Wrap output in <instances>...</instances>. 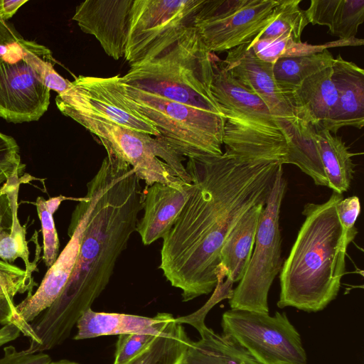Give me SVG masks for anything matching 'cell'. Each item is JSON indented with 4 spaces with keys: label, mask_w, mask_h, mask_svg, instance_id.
I'll return each mask as SVG.
<instances>
[{
    "label": "cell",
    "mask_w": 364,
    "mask_h": 364,
    "mask_svg": "<svg viewBox=\"0 0 364 364\" xmlns=\"http://www.w3.org/2000/svg\"><path fill=\"white\" fill-rule=\"evenodd\" d=\"M13 177L8 179L2 186L0 185V235L9 234L12 225V209L10 191Z\"/></svg>",
    "instance_id": "obj_36"
},
{
    "label": "cell",
    "mask_w": 364,
    "mask_h": 364,
    "mask_svg": "<svg viewBox=\"0 0 364 364\" xmlns=\"http://www.w3.org/2000/svg\"><path fill=\"white\" fill-rule=\"evenodd\" d=\"M63 104L88 110L126 128L159 136L154 124L138 112L124 93L119 75L98 77L80 75L55 97Z\"/></svg>",
    "instance_id": "obj_14"
},
{
    "label": "cell",
    "mask_w": 364,
    "mask_h": 364,
    "mask_svg": "<svg viewBox=\"0 0 364 364\" xmlns=\"http://www.w3.org/2000/svg\"><path fill=\"white\" fill-rule=\"evenodd\" d=\"M205 0H134L124 59L135 66L160 55L193 26Z\"/></svg>",
    "instance_id": "obj_9"
},
{
    "label": "cell",
    "mask_w": 364,
    "mask_h": 364,
    "mask_svg": "<svg viewBox=\"0 0 364 364\" xmlns=\"http://www.w3.org/2000/svg\"><path fill=\"white\" fill-rule=\"evenodd\" d=\"M312 136L327 177L328 187L339 194L348 191L353 178L354 154L341 137L326 129L312 126Z\"/></svg>",
    "instance_id": "obj_24"
},
{
    "label": "cell",
    "mask_w": 364,
    "mask_h": 364,
    "mask_svg": "<svg viewBox=\"0 0 364 364\" xmlns=\"http://www.w3.org/2000/svg\"><path fill=\"white\" fill-rule=\"evenodd\" d=\"M222 334L235 341L262 364H307L299 333L284 312L232 309L222 316Z\"/></svg>",
    "instance_id": "obj_10"
},
{
    "label": "cell",
    "mask_w": 364,
    "mask_h": 364,
    "mask_svg": "<svg viewBox=\"0 0 364 364\" xmlns=\"http://www.w3.org/2000/svg\"><path fill=\"white\" fill-rule=\"evenodd\" d=\"M309 23L326 26L341 40L355 38L364 21L363 0H311L304 10Z\"/></svg>",
    "instance_id": "obj_23"
},
{
    "label": "cell",
    "mask_w": 364,
    "mask_h": 364,
    "mask_svg": "<svg viewBox=\"0 0 364 364\" xmlns=\"http://www.w3.org/2000/svg\"><path fill=\"white\" fill-rule=\"evenodd\" d=\"M175 319L168 313L146 317L120 313L97 312L87 309L76 323L75 340L104 336L149 333L158 336Z\"/></svg>",
    "instance_id": "obj_20"
},
{
    "label": "cell",
    "mask_w": 364,
    "mask_h": 364,
    "mask_svg": "<svg viewBox=\"0 0 364 364\" xmlns=\"http://www.w3.org/2000/svg\"><path fill=\"white\" fill-rule=\"evenodd\" d=\"M48 364H79L75 362L70 361L68 360H61L59 361L52 362L50 361Z\"/></svg>",
    "instance_id": "obj_40"
},
{
    "label": "cell",
    "mask_w": 364,
    "mask_h": 364,
    "mask_svg": "<svg viewBox=\"0 0 364 364\" xmlns=\"http://www.w3.org/2000/svg\"><path fill=\"white\" fill-rule=\"evenodd\" d=\"M285 97L297 119L323 128L333 113L338 98L332 80V65L306 78Z\"/></svg>",
    "instance_id": "obj_19"
},
{
    "label": "cell",
    "mask_w": 364,
    "mask_h": 364,
    "mask_svg": "<svg viewBox=\"0 0 364 364\" xmlns=\"http://www.w3.org/2000/svg\"><path fill=\"white\" fill-rule=\"evenodd\" d=\"M21 38L14 28L0 16V46Z\"/></svg>",
    "instance_id": "obj_39"
},
{
    "label": "cell",
    "mask_w": 364,
    "mask_h": 364,
    "mask_svg": "<svg viewBox=\"0 0 364 364\" xmlns=\"http://www.w3.org/2000/svg\"><path fill=\"white\" fill-rule=\"evenodd\" d=\"M363 39L353 38L336 40L323 44L313 45L302 41L296 42L291 37L259 38L250 43L255 55L267 63L274 64L282 58L309 55L321 53L326 49L339 46H363Z\"/></svg>",
    "instance_id": "obj_28"
},
{
    "label": "cell",
    "mask_w": 364,
    "mask_h": 364,
    "mask_svg": "<svg viewBox=\"0 0 364 364\" xmlns=\"http://www.w3.org/2000/svg\"><path fill=\"white\" fill-rule=\"evenodd\" d=\"M265 204L259 203L239 220L226 237L220 252V264L234 282H240L253 252L260 215Z\"/></svg>",
    "instance_id": "obj_22"
},
{
    "label": "cell",
    "mask_w": 364,
    "mask_h": 364,
    "mask_svg": "<svg viewBox=\"0 0 364 364\" xmlns=\"http://www.w3.org/2000/svg\"><path fill=\"white\" fill-rule=\"evenodd\" d=\"M134 0H86L75 9L73 20L95 37L115 60L124 57Z\"/></svg>",
    "instance_id": "obj_15"
},
{
    "label": "cell",
    "mask_w": 364,
    "mask_h": 364,
    "mask_svg": "<svg viewBox=\"0 0 364 364\" xmlns=\"http://www.w3.org/2000/svg\"><path fill=\"white\" fill-rule=\"evenodd\" d=\"M192 183L172 186L155 183L142 190L144 215L136 231L144 245H149L171 230L186 204Z\"/></svg>",
    "instance_id": "obj_17"
},
{
    "label": "cell",
    "mask_w": 364,
    "mask_h": 364,
    "mask_svg": "<svg viewBox=\"0 0 364 364\" xmlns=\"http://www.w3.org/2000/svg\"><path fill=\"white\" fill-rule=\"evenodd\" d=\"M301 2V0H278L273 20L253 41L280 37H291L296 42L301 41L302 32L309 23L304 10L299 7Z\"/></svg>",
    "instance_id": "obj_29"
},
{
    "label": "cell",
    "mask_w": 364,
    "mask_h": 364,
    "mask_svg": "<svg viewBox=\"0 0 364 364\" xmlns=\"http://www.w3.org/2000/svg\"><path fill=\"white\" fill-rule=\"evenodd\" d=\"M223 63L231 77L259 97L275 117L287 122L299 119L275 81L273 64L261 60L250 43L228 51Z\"/></svg>",
    "instance_id": "obj_16"
},
{
    "label": "cell",
    "mask_w": 364,
    "mask_h": 364,
    "mask_svg": "<svg viewBox=\"0 0 364 364\" xmlns=\"http://www.w3.org/2000/svg\"><path fill=\"white\" fill-rule=\"evenodd\" d=\"M332 80L338 98L333 113L323 127L333 134L341 128L364 125V70L340 55L332 65Z\"/></svg>",
    "instance_id": "obj_18"
},
{
    "label": "cell",
    "mask_w": 364,
    "mask_h": 364,
    "mask_svg": "<svg viewBox=\"0 0 364 364\" xmlns=\"http://www.w3.org/2000/svg\"><path fill=\"white\" fill-rule=\"evenodd\" d=\"M97 190V181L93 177L87 184L86 195L78 201L73 213L68 228L70 240L49 267L37 290L15 306L10 322L0 328V347L17 338L62 292L76 263Z\"/></svg>",
    "instance_id": "obj_11"
},
{
    "label": "cell",
    "mask_w": 364,
    "mask_h": 364,
    "mask_svg": "<svg viewBox=\"0 0 364 364\" xmlns=\"http://www.w3.org/2000/svg\"><path fill=\"white\" fill-rule=\"evenodd\" d=\"M182 323L196 328L200 338L191 341L181 364H262L232 338L208 328L203 319L184 318Z\"/></svg>",
    "instance_id": "obj_21"
},
{
    "label": "cell",
    "mask_w": 364,
    "mask_h": 364,
    "mask_svg": "<svg viewBox=\"0 0 364 364\" xmlns=\"http://www.w3.org/2000/svg\"><path fill=\"white\" fill-rule=\"evenodd\" d=\"M191 340L174 319L141 353L126 364H181Z\"/></svg>",
    "instance_id": "obj_25"
},
{
    "label": "cell",
    "mask_w": 364,
    "mask_h": 364,
    "mask_svg": "<svg viewBox=\"0 0 364 364\" xmlns=\"http://www.w3.org/2000/svg\"><path fill=\"white\" fill-rule=\"evenodd\" d=\"M81 198L82 197L72 198L59 196L45 200L44 198L38 196L36 200L35 205L41 223L43 238V259L48 268L56 260L59 251V240L55 227L53 213L58 210L63 200L74 199L80 201Z\"/></svg>",
    "instance_id": "obj_30"
},
{
    "label": "cell",
    "mask_w": 364,
    "mask_h": 364,
    "mask_svg": "<svg viewBox=\"0 0 364 364\" xmlns=\"http://www.w3.org/2000/svg\"><path fill=\"white\" fill-rule=\"evenodd\" d=\"M158 336L149 333L118 336L113 364L127 363L149 346Z\"/></svg>",
    "instance_id": "obj_33"
},
{
    "label": "cell",
    "mask_w": 364,
    "mask_h": 364,
    "mask_svg": "<svg viewBox=\"0 0 364 364\" xmlns=\"http://www.w3.org/2000/svg\"><path fill=\"white\" fill-rule=\"evenodd\" d=\"M32 274L24 269L0 259V279L4 281H18L33 279Z\"/></svg>",
    "instance_id": "obj_37"
},
{
    "label": "cell",
    "mask_w": 364,
    "mask_h": 364,
    "mask_svg": "<svg viewBox=\"0 0 364 364\" xmlns=\"http://www.w3.org/2000/svg\"><path fill=\"white\" fill-rule=\"evenodd\" d=\"M278 0H205L193 21L210 52L252 43L273 20Z\"/></svg>",
    "instance_id": "obj_12"
},
{
    "label": "cell",
    "mask_w": 364,
    "mask_h": 364,
    "mask_svg": "<svg viewBox=\"0 0 364 364\" xmlns=\"http://www.w3.org/2000/svg\"><path fill=\"white\" fill-rule=\"evenodd\" d=\"M27 0H0V16L4 21L11 18Z\"/></svg>",
    "instance_id": "obj_38"
},
{
    "label": "cell",
    "mask_w": 364,
    "mask_h": 364,
    "mask_svg": "<svg viewBox=\"0 0 364 364\" xmlns=\"http://www.w3.org/2000/svg\"><path fill=\"white\" fill-rule=\"evenodd\" d=\"M56 105L63 114L96 135L104 146L127 162L146 187L155 183L177 186L189 179L183 164L185 158L159 137L126 128L80 107Z\"/></svg>",
    "instance_id": "obj_6"
},
{
    "label": "cell",
    "mask_w": 364,
    "mask_h": 364,
    "mask_svg": "<svg viewBox=\"0 0 364 364\" xmlns=\"http://www.w3.org/2000/svg\"><path fill=\"white\" fill-rule=\"evenodd\" d=\"M213 68L211 92L225 119V151L242 157L287 164L292 144L304 135L307 124L275 117L259 97L231 77L216 56Z\"/></svg>",
    "instance_id": "obj_4"
},
{
    "label": "cell",
    "mask_w": 364,
    "mask_h": 364,
    "mask_svg": "<svg viewBox=\"0 0 364 364\" xmlns=\"http://www.w3.org/2000/svg\"><path fill=\"white\" fill-rule=\"evenodd\" d=\"M342 198L333 192L323 203L304 206L305 220L280 271L278 307L318 312L336 298L349 245L336 210Z\"/></svg>",
    "instance_id": "obj_3"
},
{
    "label": "cell",
    "mask_w": 364,
    "mask_h": 364,
    "mask_svg": "<svg viewBox=\"0 0 364 364\" xmlns=\"http://www.w3.org/2000/svg\"><path fill=\"white\" fill-rule=\"evenodd\" d=\"M36 283L34 279L18 281H4L0 279V324H8L12 317L15 305L14 296L18 294L28 291V296L32 294V291Z\"/></svg>",
    "instance_id": "obj_32"
},
{
    "label": "cell",
    "mask_w": 364,
    "mask_h": 364,
    "mask_svg": "<svg viewBox=\"0 0 364 364\" xmlns=\"http://www.w3.org/2000/svg\"><path fill=\"white\" fill-rule=\"evenodd\" d=\"M30 180H34L30 175L19 176L15 175L13 177L12 186L10 191L12 225L9 234L0 235V259L12 263L16 259L21 258L24 262L25 269L32 274L36 270L37 262L39 259L38 255L41 248L38 247L36 251L35 260L29 259V250L28 242L26 240V225L22 226L18 218V195L20 184L27 183Z\"/></svg>",
    "instance_id": "obj_26"
},
{
    "label": "cell",
    "mask_w": 364,
    "mask_h": 364,
    "mask_svg": "<svg viewBox=\"0 0 364 364\" xmlns=\"http://www.w3.org/2000/svg\"><path fill=\"white\" fill-rule=\"evenodd\" d=\"M25 167L16 140L0 132V185L15 175L23 176Z\"/></svg>",
    "instance_id": "obj_31"
},
{
    "label": "cell",
    "mask_w": 364,
    "mask_h": 364,
    "mask_svg": "<svg viewBox=\"0 0 364 364\" xmlns=\"http://www.w3.org/2000/svg\"><path fill=\"white\" fill-rule=\"evenodd\" d=\"M123 85L134 107L154 124L159 132L157 137L176 154L188 159L223 154L224 115Z\"/></svg>",
    "instance_id": "obj_7"
},
{
    "label": "cell",
    "mask_w": 364,
    "mask_h": 364,
    "mask_svg": "<svg viewBox=\"0 0 364 364\" xmlns=\"http://www.w3.org/2000/svg\"><path fill=\"white\" fill-rule=\"evenodd\" d=\"M286 188L282 166L259 218L248 267L229 299L232 309L269 314V291L283 264L279 215Z\"/></svg>",
    "instance_id": "obj_8"
},
{
    "label": "cell",
    "mask_w": 364,
    "mask_h": 364,
    "mask_svg": "<svg viewBox=\"0 0 364 364\" xmlns=\"http://www.w3.org/2000/svg\"><path fill=\"white\" fill-rule=\"evenodd\" d=\"M21 38L0 46V117L16 124L38 120L48 109L50 95L26 57Z\"/></svg>",
    "instance_id": "obj_13"
},
{
    "label": "cell",
    "mask_w": 364,
    "mask_h": 364,
    "mask_svg": "<svg viewBox=\"0 0 364 364\" xmlns=\"http://www.w3.org/2000/svg\"><path fill=\"white\" fill-rule=\"evenodd\" d=\"M282 166L228 151L188 159L185 167L191 178V191L163 238L159 267L171 285L181 290L183 301L215 289L226 237L247 211L266 204Z\"/></svg>",
    "instance_id": "obj_1"
},
{
    "label": "cell",
    "mask_w": 364,
    "mask_h": 364,
    "mask_svg": "<svg viewBox=\"0 0 364 364\" xmlns=\"http://www.w3.org/2000/svg\"><path fill=\"white\" fill-rule=\"evenodd\" d=\"M4 355L0 364H48L51 358L43 352L29 353L26 350L17 351L14 346L4 348Z\"/></svg>",
    "instance_id": "obj_35"
},
{
    "label": "cell",
    "mask_w": 364,
    "mask_h": 364,
    "mask_svg": "<svg viewBox=\"0 0 364 364\" xmlns=\"http://www.w3.org/2000/svg\"><path fill=\"white\" fill-rule=\"evenodd\" d=\"M333 60L328 49L309 55L282 58L273 64L274 77L285 95L297 88L306 78L331 66Z\"/></svg>",
    "instance_id": "obj_27"
},
{
    "label": "cell",
    "mask_w": 364,
    "mask_h": 364,
    "mask_svg": "<svg viewBox=\"0 0 364 364\" xmlns=\"http://www.w3.org/2000/svg\"><path fill=\"white\" fill-rule=\"evenodd\" d=\"M213 60L192 26L157 57L130 67L121 79L149 93L223 115L211 92Z\"/></svg>",
    "instance_id": "obj_5"
},
{
    "label": "cell",
    "mask_w": 364,
    "mask_h": 364,
    "mask_svg": "<svg viewBox=\"0 0 364 364\" xmlns=\"http://www.w3.org/2000/svg\"><path fill=\"white\" fill-rule=\"evenodd\" d=\"M336 210L344 235L350 244L358 233L355 223L360 212V199L356 196L342 198L337 202Z\"/></svg>",
    "instance_id": "obj_34"
},
{
    "label": "cell",
    "mask_w": 364,
    "mask_h": 364,
    "mask_svg": "<svg viewBox=\"0 0 364 364\" xmlns=\"http://www.w3.org/2000/svg\"><path fill=\"white\" fill-rule=\"evenodd\" d=\"M94 176L97 196L72 274L55 301L23 333L30 351L43 352L65 341L80 317L109 282L116 262L136 231L143 193L135 171L110 148Z\"/></svg>",
    "instance_id": "obj_2"
}]
</instances>
